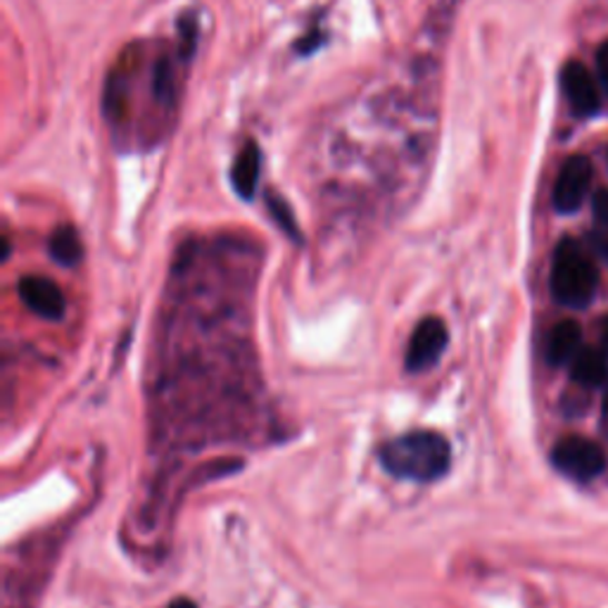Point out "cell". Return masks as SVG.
<instances>
[{
  "label": "cell",
  "mask_w": 608,
  "mask_h": 608,
  "mask_svg": "<svg viewBox=\"0 0 608 608\" xmlns=\"http://www.w3.org/2000/svg\"><path fill=\"white\" fill-rule=\"evenodd\" d=\"M378 457L395 478L432 482L447 476L451 466V445L436 430H411L388 440L380 447Z\"/></svg>",
  "instance_id": "6da1fadb"
},
{
  "label": "cell",
  "mask_w": 608,
  "mask_h": 608,
  "mask_svg": "<svg viewBox=\"0 0 608 608\" xmlns=\"http://www.w3.org/2000/svg\"><path fill=\"white\" fill-rule=\"evenodd\" d=\"M599 273L595 259L578 240L566 238L554 250L549 288L554 300L566 309H585L595 300Z\"/></svg>",
  "instance_id": "7a4b0ae2"
},
{
  "label": "cell",
  "mask_w": 608,
  "mask_h": 608,
  "mask_svg": "<svg viewBox=\"0 0 608 608\" xmlns=\"http://www.w3.org/2000/svg\"><path fill=\"white\" fill-rule=\"evenodd\" d=\"M551 464L566 478L589 482L606 471L608 457L604 447H599L595 440L582 436H568L554 445Z\"/></svg>",
  "instance_id": "3957f363"
},
{
  "label": "cell",
  "mask_w": 608,
  "mask_h": 608,
  "mask_svg": "<svg viewBox=\"0 0 608 608\" xmlns=\"http://www.w3.org/2000/svg\"><path fill=\"white\" fill-rule=\"evenodd\" d=\"M592 177H595V167L587 155H572V158H568L561 165L559 177H556V183H554L551 200H554L556 212L561 215L578 212L580 205L589 196V188H592Z\"/></svg>",
  "instance_id": "277c9868"
},
{
  "label": "cell",
  "mask_w": 608,
  "mask_h": 608,
  "mask_svg": "<svg viewBox=\"0 0 608 608\" xmlns=\"http://www.w3.org/2000/svg\"><path fill=\"white\" fill-rule=\"evenodd\" d=\"M449 345L447 323L440 317H426L413 328L411 340L407 345L405 367L409 373H426L442 359Z\"/></svg>",
  "instance_id": "5b68a950"
},
{
  "label": "cell",
  "mask_w": 608,
  "mask_h": 608,
  "mask_svg": "<svg viewBox=\"0 0 608 608\" xmlns=\"http://www.w3.org/2000/svg\"><path fill=\"white\" fill-rule=\"evenodd\" d=\"M20 298L22 302L33 311V315L48 319V321H60L67 311V300L62 288L50 281L46 276H24L20 286Z\"/></svg>",
  "instance_id": "8992f818"
},
{
  "label": "cell",
  "mask_w": 608,
  "mask_h": 608,
  "mask_svg": "<svg viewBox=\"0 0 608 608\" xmlns=\"http://www.w3.org/2000/svg\"><path fill=\"white\" fill-rule=\"evenodd\" d=\"M561 86L570 110L578 117H592L601 108L597 81L582 62H566L561 72Z\"/></svg>",
  "instance_id": "52a82bcc"
},
{
  "label": "cell",
  "mask_w": 608,
  "mask_h": 608,
  "mask_svg": "<svg viewBox=\"0 0 608 608\" xmlns=\"http://www.w3.org/2000/svg\"><path fill=\"white\" fill-rule=\"evenodd\" d=\"M580 350H582V328L578 321L564 319L551 328L545 345V357L551 367H564V363H570Z\"/></svg>",
  "instance_id": "ba28073f"
},
{
  "label": "cell",
  "mask_w": 608,
  "mask_h": 608,
  "mask_svg": "<svg viewBox=\"0 0 608 608\" xmlns=\"http://www.w3.org/2000/svg\"><path fill=\"white\" fill-rule=\"evenodd\" d=\"M262 171V150L255 141H248L236 155L231 167V186L242 200H252Z\"/></svg>",
  "instance_id": "9c48e42d"
},
{
  "label": "cell",
  "mask_w": 608,
  "mask_h": 608,
  "mask_svg": "<svg viewBox=\"0 0 608 608\" xmlns=\"http://www.w3.org/2000/svg\"><path fill=\"white\" fill-rule=\"evenodd\" d=\"M570 378L585 390H592L608 383V357L597 347H582L570 361Z\"/></svg>",
  "instance_id": "30bf717a"
},
{
  "label": "cell",
  "mask_w": 608,
  "mask_h": 608,
  "mask_svg": "<svg viewBox=\"0 0 608 608\" xmlns=\"http://www.w3.org/2000/svg\"><path fill=\"white\" fill-rule=\"evenodd\" d=\"M48 252L62 267L79 265L83 257V246L74 226H60V229H56L48 240Z\"/></svg>",
  "instance_id": "8fae6325"
},
{
  "label": "cell",
  "mask_w": 608,
  "mask_h": 608,
  "mask_svg": "<svg viewBox=\"0 0 608 608\" xmlns=\"http://www.w3.org/2000/svg\"><path fill=\"white\" fill-rule=\"evenodd\" d=\"M269 212L271 217L276 219V223L281 226V229L292 238V240H300V229H298V221H295L290 207L283 198H278L276 193L269 196Z\"/></svg>",
  "instance_id": "7c38bea8"
},
{
  "label": "cell",
  "mask_w": 608,
  "mask_h": 608,
  "mask_svg": "<svg viewBox=\"0 0 608 608\" xmlns=\"http://www.w3.org/2000/svg\"><path fill=\"white\" fill-rule=\"evenodd\" d=\"M326 33H323V29L321 27H315V29H311L309 33H305V37L298 41V46H295V48H298V53H311V50H317L326 39Z\"/></svg>",
  "instance_id": "4fadbf2b"
},
{
  "label": "cell",
  "mask_w": 608,
  "mask_h": 608,
  "mask_svg": "<svg viewBox=\"0 0 608 608\" xmlns=\"http://www.w3.org/2000/svg\"><path fill=\"white\" fill-rule=\"evenodd\" d=\"M595 217L604 231H608V190H599L595 196Z\"/></svg>",
  "instance_id": "5bb4252c"
},
{
  "label": "cell",
  "mask_w": 608,
  "mask_h": 608,
  "mask_svg": "<svg viewBox=\"0 0 608 608\" xmlns=\"http://www.w3.org/2000/svg\"><path fill=\"white\" fill-rule=\"evenodd\" d=\"M597 72H599L601 86L608 91V41L601 43L597 50Z\"/></svg>",
  "instance_id": "9a60e30c"
},
{
  "label": "cell",
  "mask_w": 608,
  "mask_h": 608,
  "mask_svg": "<svg viewBox=\"0 0 608 608\" xmlns=\"http://www.w3.org/2000/svg\"><path fill=\"white\" fill-rule=\"evenodd\" d=\"M592 246H595V250L606 259V262H608V231H599V233H592Z\"/></svg>",
  "instance_id": "2e32d148"
},
{
  "label": "cell",
  "mask_w": 608,
  "mask_h": 608,
  "mask_svg": "<svg viewBox=\"0 0 608 608\" xmlns=\"http://www.w3.org/2000/svg\"><path fill=\"white\" fill-rule=\"evenodd\" d=\"M167 608H198L193 601H190V599H186V597H181V599H173Z\"/></svg>",
  "instance_id": "e0dca14e"
},
{
  "label": "cell",
  "mask_w": 608,
  "mask_h": 608,
  "mask_svg": "<svg viewBox=\"0 0 608 608\" xmlns=\"http://www.w3.org/2000/svg\"><path fill=\"white\" fill-rule=\"evenodd\" d=\"M601 340H604V350L608 352V317L601 321Z\"/></svg>",
  "instance_id": "ac0fdd59"
},
{
  "label": "cell",
  "mask_w": 608,
  "mask_h": 608,
  "mask_svg": "<svg viewBox=\"0 0 608 608\" xmlns=\"http://www.w3.org/2000/svg\"><path fill=\"white\" fill-rule=\"evenodd\" d=\"M604 411L608 416V383H606V390H604Z\"/></svg>",
  "instance_id": "d6986e66"
}]
</instances>
